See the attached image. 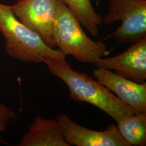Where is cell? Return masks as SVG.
I'll return each mask as SVG.
<instances>
[{
  "label": "cell",
  "mask_w": 146,
  "mask_h": 146,
  "mask_svg": "<svg viewBox=\"0 0 146 146\" xmlns=\"http://www.w3.org/2000/svg\"><path fill=\"white\" fill-rule=\"evenodd\" d=\"M108 11L102 23L121 24L112 34L119 44L134 43L146 37V0H108Z\"/></svg>",
  "instance_id": "cell-4"
},
{
  "label": "cell",
  "mask_w": 146,
  "mask_h": 146,
  "mask_svg": "<svg viewBox=\"0 0 146 146\" xmlns=\"http://www.w3.org/2000/svg\"><path fill=\"white\" fill-rule=\"evenodd\" d=\"M99 0H97V1H98V2H99Z\"/></svg>",
  "instance_id": "cell-13"
},
{
  "label": "cell",
  "mask_w": 146,
  "mask_h": 146,
  "mask_svg": "<svg viewBox=\"0 0 146 146\" xmlns=\"http://www.w3.org/2000/svg\"><path fill=\"white\" fill-rule=\"evenodd\" d=\"M93 76L124 104L139 112H146V83H137L112 71L98 68Z\"/></svg>",
  "instance_id": "cell-8"
},
{
  "label": "cell",
  "mask_w": 146,
  "mask_h": 146,
  "mask_svg": "<svg viewBox=\"0 0 146 146\" xmlns=\"http://www.w3.org/2000/svg\"><path fill=\"white\" fill-rule=\"evenodd\" d=\"M52 37L54 47L81 62L94 64L98 58L110 54L104 42L93 41L86 35L73 13L60 0Z\"/></svg>",
  "instance_id": "cell-3"
},
{
  "label": "cell",
  "mask_w": 146,
  "mask_h": 146,
  "mask_svg": "<svg viewBox=\"0 0 146 146\" xmlns=\"http://www.w3.org/2000/svg\"><path fill=\"white\" fill-rule=\"evenodd\" d=\"M19 146H70L65 140L56 119H46L36 116Z\"/></svg>",
  "instance_id": "cell-9"
},
{
  "label": "cell",
  "mask_w": 146,
  "mask_h": 146,
  "mask_svg": "<svg viewBox=\"0 0 146 146\" xmlns=\"http://www.w3.org/2000/svg\"><path fill=\"white\" fill-rule=\"evenodd\" d=\"M50 73L67 86L72 99L86 102L102 110L118 123L129 115L139 113L124 104L109 89L86 73L75 70L68 63L49 57L43 61Z\"/></svg>",
  "instance_id": "cell-1"
},
{
  "label": "cell",
  "mask_w": 146,
  "mask_h": 146,
  "mask_svg": "<svg viewBox=\"0 0 146 146\" xmlns=\"http://www.w3.org/2000/svg\"><path fill=\"white\" fill-rule=\"evenodd\" d=\"M118 131L130 146L146 145V112L127 116L117 123Z\"/></svg>",
  "instance_id": "cell-10"
},
{
  "label": "cell",
  "mask_w": 146,
  "mask_h": 146,
  "mask_svg": "<svg viewBox=\"0 0 146 146\" xmlns=\"http://www.w3.org/2000/svg\"><path fill=\"white\" fill-rule=\"evenodd\" d=\"M73 13L81 25L94 36L99 34L102 17L94 10L90 0H60Z\"/></svg>",
  "instance_id": "cell-11"
},
{
  "label": "cell",
  "mask_w": 146,
  "mask_h": 146,
  "mask_svg": "<svg viewBox=\"0 0 146 146\" xmlns=\"http://www.w3.org/2000/svg\"><path fill=\"white\" fill-rule=\"evenodd\" d=\"M133 44L118 55L98 58L94 63L95 66L114 70L116 74L137 83L146 82V37Z\"/></svg>",
  "instance_id": "cell-7"
},
{
  "label": "cell",
  "mask_w": 146,
  "mask_h": 146,
  "mask_svg": "<svg viewBox=\"0 0 146 146\" xmlns=\"http://www.w3.org/2000/svg\"><path fill=\"white\" fill-rule=\"evenodd\" d=\"M60 0H19L11 5L17 19L54 48L53 27Z\"/></svg>",
  "instance_id": "cell-5"
},
{
  "label": "cell",
  "mask_w": 146,
  "mask_h": 146,
  "mask_svg": "<svg viewBox=\"0 0 146 146\" xmlns=\"http://www.w3.org/2000/svg\"><path fill=\"white\" fill-rule=\"evenodd\" d=\"M56 119L61 125L65 140L70 146H131L114 124H110L105 131H96L79 125L66 114L58 115Z\"/></svg>",
  "instance_id": "cell-6"
},
{
  "label": "cell",
  "mask_w": 146,
  "mask_h": 146,
  "mask_svg": "<svg viewBox=\"0 0 146 146\" xmlns=\"http://www.w3.org/2000/svg\"><path fill=\"white\" fill-rule=\"evenodd\" d=\"M15 116L14 110L0 102V131H5L9 122L14 120Z\"/></svg>",
  "instance_id": "cell-12"
},
{
  "label": "cell",
  "mask_w": 146,
  "mask_h": 146,
  "mask_svg": "<svg viewBox=\"0 0 146 146\" xmlns=\"http://www.w3.org/2000/svg\"><path fill=\"white\" fill-rule=\"evenodd\" d=\"M0 31L5 38V52L11 58L23 62L38 63L49 57L67 62V55L49 47L38 34L17 19L11 5L1 3Z\"/></svg>",
  "instance_id": "cell-2"
}]
</instances>
